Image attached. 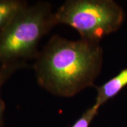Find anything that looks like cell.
<instances>
[{"label":"cell","instance_id":"1","mask_svg":"<svg viewBox=\"0 0 127 127\" xmlns=\"http://www.w3.org/2000/svg\"><path fill=\"white\" fill-rule=\"evenodd\" d=\"M102 63L99 42L70 40L54 35L40 52L33 68L41 88L56 96L70 97L95 86Z\"/></svg>","mask_w":127,"mask_h":127},{"label":"cell","instance_id":"2","mask_svg":"<svg viewBox=\"0 0 127 127\" xmlns=\"http://www.w3.org/2000/svg\"><path fill=\"white\" fill-rule=\"evenodd\" d=\"M54 14L46 1L17 12L0 32V64L36 59L42 38L56 26Z\"/></svg>","mask_w":127,"mask_h":127},{"label":"cell","instance_id":"3","mask_svg":"<svg viewBox=\"0 0 127 127\" xmlns=\"http://www.w3.org/2000/svg\"><path fill=\"white\" fill-rule=\"evenodd\" d=\"M54 16L56 26L68 25L78 31L82 39L100 42L121 27L125 14L112 0H68Z\"/></svg>","mask_w":127,"mask_h":127},{"label":"cell","instance_id":"4","mask_svg":"<svg viewBox=\"0 0 127 127\" xmlns=\"http://www.w3.org/2000/svg\"><path fill=\"white\" fill-rule=\"evenodd\" d=\"M127 86V68L111 78L101 86L95 87L97 95L95 102L93 105L96 109L100 107L118 94L124 88Z\"/></svg>","mask_w":127,"mask_h":127},{"label":"cell","instance_id":"5","mask_svg":"<svg viewBox=\"0 0 127 127\" xmlns=\"http://www.w3.org/2000/svg\"><path fill=\"white\" fill-rule=\"evenodd\" d=\"M28 66L26 62H14L0 64V127H2L3 117L5 110V104L1 97V90L3 85L16 71Z\"/></svg>","mask_w":127,"mask_h":127},{"label":"cell","instance_id":"6","mask_svg":"<svg viewBox=\"0 0 127 127\" xmlns=\"http://www.w3.org/2000/svg\"><path fill=\"white\" fill-rule=\"evenodd\" d=\"M21 0H0V32L21 9L28 6Z\"/></svg>","mask_w":127,"mask_h":127},{"label":"cell","instance_id":"7","mask_svg":"<svg viewBox=\"0 0 127 127\" xmlns=\"http://www.w3.org/2000/svg\"><path fill=\"white\" fill-rule=\"evenodd\" d=\"M98 110L99 109L92 106L82 114L81 118L78 119L72 127H88L93 119L97 115Z\"/></svg>","mask_w":127,"mask_h":127}]
</instances>
